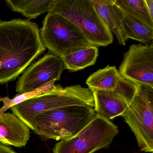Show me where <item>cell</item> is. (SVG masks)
<instances>
[{
    "instance_id": "obj_1",
    "label": "cell",
    "mask_w": 153,
    "mask_h": 153,
    "mask_svg": "<svg viewBox=\"0 0 153 153\" xmlns=\"http://www.w3.org/2000/svg\"><path fill=\"white\" fill-rule=\"evenodd\" d=\"M45 50L36 23L0 21V84L16 79Z\"/></svg>"
},
{
    "instance_id": "obj_2",
    "label": "cell",
    "mask_w": 153,
    "mask_h": 153,
    "mask_svg": "<svg viewBox=\"0 0 153 153\" xmlns=\"http://www.w3.org/2000/svg\"><path fill=\"white\" fill-rule=\"evenodd\" d=\"M94 98L92 90L80 85L61 87L38 95L10 109L29 128L33 130V124L41 113L65 106L88 105L94 107Z\"/></svg>"
},
{
    "instance_id": "obj_3",
    "label": "cell",
    "mask_w": 153,
    "mask_h": 153,
    "mask_svg": "<svg viewBox=\"0 0 153 153\" xmlns=\"http://www.w3.org/2000/svg\"><path fill=\"white\" fill-rule=\"evenodd\" d=\"M49 7V12L63 17L77 27L93 46L105 47L112 43V33L91 0H52Z\"/></svg>"
},
{
    "instance_id": "obj_4",
    "label": "cell",
    "mask_w": 153,
    "mask_h": 153,
    "mask_svg": "<svg viewBox=\"0 0 153 153\" xmlns=\"http://www.w3.org/2000/svg\"><path fill=\"white\" fill-rule=\"evenodd\" d=\"M94 107L71 105L41 113L33 124L35 133L43 139L59 140L71 137L96 116Z\"/></svg>"
},
{
    "instance_id": "obj_5",
    "label": "cell",
    "mask_w": 153,
    "mask_h": 153,
    "mask_svg": "<svg viewBox=\"0 0 153 153\" xmlns=\"http://www.w3.org/2000/svg\"><path fill=\"white\" fill-rule=\"evenodd\" d=\"M40 35L44 47L60 57L93 46L77 27L53 12H48L45 18Z\"/></svg>"
},
{
    "instance_id": "obj_6",
    "label": "cell",
    "mask_w": 153,
    "mask_h": 153,
    "mask_svg": "<svg viewBox=\"0 0 153 153\" xmlns=\"http://www.w3.org/2000/svg\"><path fill=\"white\" fill-rule=\"evenodd\" d=\"M118 133L116 125L97 114L77 134L57 143L53 151V153H94L108 147Z\"/></svg>"
},
{
    "instance_id": "obj_7",
    "label": "cell",
    "mask_w": 153,
    "mask_h": 153,
    "mask_svg": "<svg viewBox=\"0 0 153 153\" xmlns=\"http://www.w3.org/2000/svg\"><path fill=\"white\" fill-rule=\"evenodd\" d=\"M136 137L140 151L153 152V88L140 86L122 115Z\"/></svg>"
},
{
    "instance_id": "obj_8",
    "label": "cell",
    "mask_w": 153,
    "mask_h": 153,
    "mask_svg": "<svg viewBox=\"0 0 153 153\" xmlns=\"http://www.w3.org/2000/svg\"><path fill=\"white\" fill-rule=\"evenodd\" d=\"M65 69L60 57L47 53L25 71L18 81L16 91L19 94L32 92L55 83Z\"/></svg>"
},
{
    "instance_id": "obj_9",
    "label": "cell",
    "mask_w": 153,
    "mask_h": 153,
    "mask_svg": "<svg viewBox=\"0 0 153 153\" xmlns=\"http://www.w3.org/2000/svg\"><path fill=\"white\" fill-rule=\"evenodd\" d=\"M122 77L142 86L153 88V44H133L123 54L119 68Z\"/></svg>"
},
{
    "instance_id": "obj_10",
    "label": "cell",
    "mask_w": 153,
    "mask_h": 153,
    "mask_svg": "<svg viewBox=\"0 0 153 153\" xmlns=\"http://www.w3.org/2000/svg\"><path fill=\"white\" fill-rule=\"evenodd\" d=\"M30 137L28 126L10 112L0 113V142L16 147L25 146Z\"/></svg>"
},
{
    "instance_id": "obj_11",
    "label": "cell",
    "mask_w": 153,
    "mask_h": 153,
    "mask_svg": "<svg viewBox=\"0 0 153 153\" xmlns=\"http://www.w3.org/2000/svg\"><path fill=\"white\" fill-rule=\"evenodd\" d=\"M94 98L96 113L108 120L122 116L129 105L112 91L91 89Z\"/></svg>"
},
{
    "instance_id": "obj_12",
    "label": "cell",
    "mask_w": 153,
    "mask_h": 153,
    "mask_svg": "<svg viewBox=\"0 0 153 153\" xmlns=\"http://www.w3.org/2000/svg\"><path fill=\"white\" fill-rule=\"evenodd\" d=\"M97 12L111 32L115 35L118 43L126 45L123 36L121 15L114 5L113 0H91Z\"/></svg>"
},
{
    "instance_id": "obj_13",
    "label": "cell",
    "mask_w": 153,
    "mask_h": 153,
    "mask_svg": "<svg viewBox=\"0 0 153 153\" xmlns=\"http://www.w3.org/2000/svg\"><path fill=\"white\" fill-rule=\"evenodd\" d=\"M119 10L121 15L123 36L125 42L131 39L138 41L145 45L153 44V28Z\"/></svg>"
},
{
    "instance_id": "obj_14",
    "label": "cell",
    "mask_w": 153,
    "mask_h": 153,
    "mask_svg": "<svg viewBox=\"0 0 153 153\" xmlns=\"http://www.w3.org/2000/svg\"><path fill=\"white\" fill-rule=\"evenodd\" d=\"M120 77L116 67L108 65L92 74L87 79L86 84L90 89L112 91Z\"/></svg>"
},
{
    "instance_id": "obj_15",
    "label": "cell",
    "mask_w": 153,
    "mask_h": 153,
    "mask_svg": "<svg viewBox=\"0 0 153 153\" xmlns=\"http://www.w3.org/2000/svg\"><path fill=\"white\" fill-rule=\"evenodd\" d=\"M98 55L97 47L92 46L61 58L64 62L66 69L75 72L94 65Z\"/></svg>"
},
{
    "instance_id": "obj_16",
    "label": "cell",
    "mask_w": 153,
    "mask_h": 153,
    "mask_svg": "<svg viewBox=\"0 0 153 153\" xmlns=\"http://www.w3.org/2000/svg\"><path fill=\"white\" fill-rule=\"evenodd\" d=\"M52 0H7L5 2L13 11L22 14L30 19H36L44 13L49 12Z\"/></svg>"
},
{
    "instance_id": "obj_17",
    "label": "cell",
    "mask_w": 153,
    "mask_h": 153,
    "mask_svg": "<svg viewBox=\"0 0 153 153\" xmlns=\"http://www.w3.org/2000/svg\"><path fill=\"white\" fill-rule=\"evenodd\" d=\"M119 10L153 28V19L150 17L144 0H113Z\"/></svg>"
},
{
    "instance_id": "obj_18",
    "label": "cell",
    "mask_w": 153,
    "mask_h": 153,
    "mask_svg": "<svg viewBox=\"0 0 153 153\" xmlns=\"http://www.w3.org/2000/svg\"><path fill=\"white\" fill-rule=\"evenodd\" d=\"M61 87H62L60 85H54V83H53L43 87L35 91L19 94L11 99L7 96L0 97V102H2L3 103V105L0 108V113L5 112L9 109H10L12 106L19 104L38 95L56 90Z\"/></svg>"
},
{
    "instance_id": "obj_19",
    "label": "cell",
    "mask_w": 153,
    "mask_h": 153,
    "mask_svg": "<svg viewBox=\"0 0 153 153\" xmlns=\"http://www.w3.org/2000/svg\"><path fill=\"white\" fill-rule=\"evenodd\" d=\"M139 87L136 83L121 76L116 87L112 91L129 105L137 94Z\"/></svg>"
},
{
    "instance_id": "obj_20",
    "label": "cell",
    "mask_w": 153,
    "mask_h": 153,
    "mask_svg": "<svg viewBox=\"0 0 153 153\" xmlns=\"http://www.w3.org/2000/svg\"><path fill=\"white\" fill-rule=\"evenodd\" d=\"M148 12L150 17L153 19V0H144Z\"/></svg>"
},
{
    "instance_id": "obj_21",
    "label": "cell",
    "mask_w": 153,
    "mask_h": 153,
    "mask_svg": "<svg viewBox=\"0 0 153 153\" xmlns=\"http://www.w3.org/2000/svg\"><path fill=\"white\" fill-rule=\"evenodd\" d=\"M0 153H17L11 148L0 143Z\"/></svg>"
}]
</instances>
